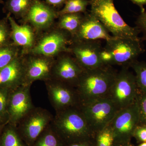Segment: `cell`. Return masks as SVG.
Returning a JSON list of instances; mask_svg holds the SVG:
<instances>
[{
  "label": "cell",
  "mask_w": 146,
  "mask_h": 146,
  "mask_svg": "<svg viewBox=\"0 0 146 146\" xmlns=\"http://www.w3.org/2000/svg\"><path fill=\"white\" fill-rule=\"evenodd\" d=\"M96 135L97 146H113L114 136L109 126L108 125Z\"/></svg>",
  "instance_id": "cell-27"
},
{
  "label": "cell",
  "mask_w": 146,
  "mask_h": 146,
  "mask_svg": "<svg viewBox=\"0 0 146 146\" xmlns=\"http://www.w3.org/2000/svg\"><path fill=\"white\" fill-rule=\"evenodd\" d=\"M69 48L70 53L84 71L104 66L101 59L103 47L101 40L72 42Z\"/></svg>",
  "instance_id": "cell-10"
},
{
  "label": "cell",
  "mask_w": 146,
  "mask_h": 146,
  "mask_svg": "<svg viewBox=\"0 0 146 146\" xmlns=\"http://www.w3.org/2000/svg\"><path fill=\"white\" fill-rule=\"evenodd\" d=\"M141 39L114 37L106 41L101 53L104 65H120L130 68L145 50Z\"/></svg>",
  "instance_id": "cell-4"
},
{
  "label": "cell",
  "mask_w": 146,
  "mask_h": 146,
  "mask_svg": "<svg viewBox=\"0 0 146 146\" xmlns=\"http://www.w3.org/2000/svg\"><path fill=\"white\" fill-rule=\"evenodd\" d=\"M58 18L56 9L41 0H34L27 15L20 22L29 24L39 34L53 26Z\"/></svg>",
  "instance_id": "cell-13"
},
{
  "label": "cell",
  "mask_w": 146,
  "mask_h": 146,
  "mask_svg": "<svg viewBox=\"0 0 146 146\" xmlns=\"http://www.w3.org/2000/svg\"><path fill=\"white\" fill-rule=\"evenodd\" d=\"M118 145L116 146H131L128 143H118Z\"/></svg>",
  "instance_id": "cell-36"
},
{
  "label": "cell",
  "mask_w": 146,
  "mask_h": 146,
  "mask_svg": "<svg viewBox=\"0 0 146 146\" xmlns=\"http://www.w3.org/2000/svg\"><path fill=\"white\" fill-rule=\"evenodd\" d=\"M6 123H8V119L3 118L0 116V125L4 124Z\"/></svg>",
  "instance_id": "cell-35"
},
{
  "label": "cell",
  "mask_w": 146,
  "mask_h": 146,
  "mask_svg": "<svg viewBox=\"0 0 146 146\" xmlns=\"http://www.w3.org/2000/svg\"><path fill=\"white\" fill-rule=\"evenodd\" d=\"M84 16L82 13H69L58 17L56 25L59 29L67 32L71 39L78 31Z\"/></svg>",
  "instance_id": "cell-19"
},
{
  "label": "cell",
  "mask_w": 146,
  "mask_h": 146,
  "mask_svg": "<svg viewBox=\"0 0 146 146\" xmlns=\"http://www.w3.org/2000/svg\"><path fill=\"white\" fill-rule=\"evenodd\" d=\"M88 140L66 144L65 146H90Z\"/></svg>",
  "instance_id": "cell-33"
},
{
  "label": "cell",
  "mask_w": 146,
  "mask_h": 146,
  "mask_svg": "<svg viewBox=\"0 0 146 146\" xmlns=\"http://www.w3.org/2000/svg\"><path fill=\"white\" fill-rule=\"evenodd\" d=\"M71 42L70 35L55 24L38 35L36 44L29 53L56 58L63 53L70 52L69 47Z\"/></svg>",
  "instance_id": "cell-6"
},
{
  "label": "cell",
  "mask_w": 146,
  "mask_h": 146,
  "mask_svg": "<svg viewBox=\"0 0 146 146\" xmlns=\"http://www.w3.org/2000/svg\"><path fill=\"white\" fill-rule=\"evenodd\" d=\"M3 2L2 0H0V3H2Z\"/></svg>",
  "instance_id": "cell-39"
},
{
  "label": "cell",
  "mask_w": 146,
  "mask_h": 146,
  "mask_svg": "<svg viewBox=\"0 0 146 146\" xmlns=\"http://www.w3.org/2000/svg\"><path fill=\"white\" fill-rule=\"evenodd\" d=\"M89 5V0H68L61 10L57 11L58 18L65 14L86 13L87 7Z\"/></svg>",
  "instance_id": "cell-23"
},
{
  "label": "cell",
  "mask_w": 146,
  "mask_h": 146,
  "mask_svg": "<svg viewBox=\"0 0 146 146\" xmlns=\"http://www.w3.org/2000/svg\"><path fill=\"white\" fill-rule=\"evenodd\" d=\"M65 145L50 124L31 146H65Z\"/></svg>",
  "instance_id": "cell-21"
},
{
  "label": "cell",
  "mask_w": 146,
  "mask_h": 146,
  "mask_svg": "<svg viewBox=\"0 0 146 146\" xmlns=\"http://www.w3.org/2000/svg\"><path fill=\"white\" fill-rule=\"evenodd\" d=\"M34 0H7L4 5V12L13 15L21 20L27 15Z\"/></svg>",
  "instance_id": "cell-20"
},
{
  "label": "cell",
  "mask_w": 146,
  "mask_h": 146,
  "mask_svg": "<svg viewBox=\"0 0 146 146\" xmlns=\"http://www.w3.org/2000/svg\"><path fill=\"white\" fill-rule=\"evenodd\" d=\"M117 73L110 65L84 71L76 87L81 104L106 97Z\"/></svg>",
  "instance_id": "cell-2"
},
{
  "label": "cell",
  "mask_w": 146,
  "mask_h": 146,
  "mask_svg": "<svg viewBox=\"0 0 146 146\" xmlns=\"http://www.w3.org/2000/svg\"><path fill=\"white\" fill-rule=\"evenodd\" d=\"M11 90L0 88V116L8 119L7 105L9 94Z\"/></svg>",
  "instance_id": "cell-29"
},
{
  "label": "cell",
  "mask_w": 146,
  "mask_h": 146,
  "mask_svg": "<svg viewBox=\"0 0 146 146\" xmlns=\"http://www.w3.org/2000/svg\"><path fill=\"white\" fill-rule=\"evenodd\" d=\"M51 124L65 145L88 140L95 134L80 106L56 112Z\"/></svg>",
  "instance_id": "cell-1"
},
{
  "label": "cell",
  "mask_w": 146,
  "mask_h": 146,
  "mask_svg": "<svg viewBox=\"0 0 146 146\" xmlns=\"http://www.w3.org/2000/svg\"><path fill=\"white\" fill-rule=\"evenodd\" d=\"M7 123H6L4 124L0 125V136H1V134L5 126L6 125Z\"/></svg>",
  "instance_id": "cell-37"
},
{
  "label": "cell",
  "mask_w": 146,
  "mask_h": 146,
  "mask_svg": "<svg viewBox=\"0 0 146 146\" xmlns=\"http://www.w3.org/2000/svg\"><path fill=\"white\" fill-rule=\"evenodd\" d=\"M23 54L19 56L8 65L0 69V88L13 90L23 85Z\"/></svg>",
  "instance_id": "cell-18"
},
{
  "label": "cell",
  "mask_w": 146,
  "mask_h": 146,
  "mask_svg": "<svg viewBox=\"0 0 146 146\" xmlns=\"http://www.w3.org/2000/svg\"><path fill=\"white\" fill-rule=\"evenodd\" d=\"M133 136L140 142L146 143V126L138 125L133 132Z\"/></svg>",
  "instance_id": "cell-31"
},
{
  "label": "cell",
  "mask_w": 146,
  "mask_h": 146,
  "mask_svg": "<svg viewBox=\"0 0 146 146\" xmlns=\"http://www.w3.org/2000/svg\"><path fill=\"white\" fill-rule=\"evenodd\" d=\"M135 73L136 83L138 90L146 93V63L138 60L131 65Z\"/></svg>",
  "instance_id": "cell-24"
},
{
  "label": "cell",
  "mask_w": 146,
  "mask_h": 146,
  "mask_svg": "<svg viewBox=\"0 0 146 146\" xmlns=\"http://www.w3.org/2000/svg\"><path fill=\"white\" fill-rule=\"evenodd\" d=\"M115 36L110 35L103 24L92 13H84L78 31L72 38V42L105 40Z\"/></svg>",
  "instance_id": "cell-16"
},
{
  "label": "cell",
  "mask_w": 146,
  "mask_h": 146,
  "mask_svg": "<svg viewBox=\"0 0 146 146\" xmlns=\"http://www.w3.org/2000/svg\"><path fill=\"white\" fill-rule=\"evenodd\" d=\"M136 27L140 31L143 36L141 37L142 41H146V12L141 11L136 22Z\"/></svg>",
  "instance_id": "cell-30"
},
{
  "label": "cell",
  "mask_w": 146,
  "mask_h": 146,
  "mask_svg": "<svg viewBox=\"0 0 146 146\" xmlns=\"http://www.w3.org/2000/svg\"><path fill=\"white\" fill-rule=\"evenodd\" d=\"M134 3L136 4L141 7V11H144L143 6L146 5V0H131Z\"/></svg>",
  "instance_id": "cell-34"
},
{
  "label": "cell",
  "mask_w": 146,
  "mask_h": 146,
  "mask_svg": "<svg viewBox=\"0 0 146 146\" xmlns=\"http://www.w3.org/2000/svg\"><path fill=\"white\" fill-rule=\"evenodd\" d=\"M13 44L11 39V29L8 17L0 20V47Z\"/></svg>",
  "instance_id": "cell-26"
},
{
  "label": "cell",
  "mask_w": 146,
  "mask_h": 146,
  "mask_svg": "<svg viewBox=\"0 0 146 146\" xmlns=\"http://www.w3.org/2000/svg\"><path fill=\"white\" fill-rule=\"evenodd\" d=\"M138 146H146V143H143Z\"/></svg>",
  "instance_id": "cell-38"
},
{
  "label": "cell",
  "mask_w": 146,
  "mask_h": 146,
  "mask_svg": "<svg viewBox=\"0 0 146 146\" xmlns=\"http://www.w3.org/2000/svg\"><path fill=\"white\" fill-rule=\"evenodd\" d=\"M91 11L112 36L119 38L141 39L140 31L128 25L115 8L114 0H89Z\"/></svg>",
  "instance_id": "cell-3"
},
{
  "label": "cell",
  "mask_w": 146,
  "mask_h": 146,
  "mask_svg": "<svg viewBox=\"0 0 146 146\" xmlns=\"http://www.w3.org/2000/svg\"><path fill=\"white\" fill-rule=\"evenodd\" d=\"M7 16L10 24L13 44L21 49L23 54L28 53L34 47L39 34L29 24L19 25L10 13H7Z\"/></svg>",
  "instance_id": "cell-17"
},
{
  "label": "cell",
  "mask_w": 146,
  "mask_h": 146,
  "mask_svg": "<svg viewBox=\"0 0 146 146\" xmlns=\"http://www.w3.org/2000/svg\"><path fill=\"white\" fill-rule=\"evenodd\" d=\"M139 123V113L136 102L119 110L108 125L113 133L114 142L119 139L120 142L122 139L121 143H127V139L133 136Z\"/></svg>",
  "instance_id": "cell-11"
},
{
  "label": "cell",
  "mask_w": 146,
  "mask_h": 146,
  "mask_svg": "<svg viewBox=\"0 0 146 146\" xmlns=\"http://www.w3.org/2000/svg\"><path fill=\"white\" fill-rule=\"evenodd\" d=\"M80 107L91 130L96 134L109 125L119 110L106 97L81 104Z\"/></svg>",
  "instance_id": "cell-8"
},
{
  "label": "cell",
  "mask_w": 146,
  "mask_h": 146,
  "mask_svg": "<svg viewBox=\"0 0 146 146\" xmlns=\"http://www.w3.org/2000/svg\"><path fill=\"white\" fill-rule=\"evenodd\" d=\"M138 90L135 75L129 71V68L122 67L117 72L106 98L119 110L136 102Z\"/></svg>",
  "instance_id": "cell-5"
},
{
  "label": "cell",
  "mask_w": 146,
  "mask_h": 146,
  "mask_svg": "<svg viewBox=\"0 0 146 146\" xmlns=\"http://www.w3.org/2000/svg\"><path fill=\"white\" fill-rule=\"evenodd\" d=\"M0 146H27L16 127L7 123L0 136Z\"/></svg>",
  "instance_id": "cell-22"
},
{
  "label": "cell",
  "mask_w": 146,
  "mask_h": 146,
  "mask_svg": "<svg viewBox=\"0 0 146 146\" xmlns=\"http://www.w3.org/2000/svg\"><path fill=\"white\" fill-rule=\"evenodd\" d=\"M83 71L70 52L63 53L55 58L51 79L76 88Z\"/></svg>",
  "instance_id": "cell-15"
},
{
  "label": "cell",
  "mask_w": 146,
  "mask_h": 146,
  "mask_svg": "<svg viewBox=\"0 0 146 146\" xmlns=\"http://www.w3.org/2000/svg\"><path fill=\"white\" fill-rule=\"evenodd\" d=\"M54 116L47 109L33 107L22 118L16 127L27 146H31L51 123Z\"/></svg>",
  "instance_id": "cell-7"
},
{
  "label": "cell",
  "mask_w": 146,
  "mask_h": 146,
  "mask_svg": "<svg viewBox=\"0 0 146 146\" xmlns=\"http://www.w3.org/2000/svg\"><path fill=\"white\" fill-rule=\"evenodd\" d=\"M23 54V85H31L36 80L51 79L55 58L28 53Z\"/></svg>",
  "instance_id": "cell-9"
},
{
  "label": "cell",
  "mask_w": 146,
  "mask_h": 146,
  "mask_svg": "<svg viewBox=\"0 0 146 146\" xmlns=\"http://www.w3.org/2000/svg\"><path fill=\"white\" fill-rule=\"evenodd\" d=\"M68 0H45V2L54 8H59L65 5Z\"/></svg>",
  "instance_id": "cell-32"
},
{
  "label": "cell",
  "mask_w": 146,
  "mask_h": 146,
  "mask_svg": "<svg viewBox=\"0 0 146 146\" xmlns=\"http://www.w3.org/2000/svg\"><path fill=\"white\" fill-rule=\"evenodd\" d=\"M21 53V49L13 44L0 47V69L8 65Z\"/></svg>",
  "instance_id": "cell-25"
},
{
  "label": "cell",
  "mask_w": 146,
  "mask_h": 146,
  "mask_svg": "<svg viewBox=\"0 0 146 146\" xmlns=\"http://www.w3.org/2000/svg\"><path fill=\"white\" fill-rule=\"evenodd\" d=\"M136 103L139 113V124L146 126V93L138 90Z\"/></svg>",
  "instance_id": "cell-28"
},
{
  "label": "cell",
  "mask_w": 146,
  "mask_h": 146,
  "mask_svg": "<svg viewBox=\"0 0 146 146\" xmlns=\"http://www.w3.org/2000/svg\"><path fill=\"white\" fill-rule=\"evenodd\" d=\"M44 82L48 98L55 112L80 105L75 87L52 79Z\"/></svg>",
  "instance_id": "cell-12"
},
{
  "label": "cell",
  "mask_w": 146,
  "mask_h": 146,
  "mask_svg": "<svg viewBox=\"0 0 146 146\" xmlns=\"http://www.w3.org/2000/svg\"><path fill=\"white\" fill-rule=\"evenodd\" d=\"M31 85H22L11 91L7 105L8 123L16 127L33 107Z\"/></svg>",
  "instance_id": "cell-14"
}]
</instances>
